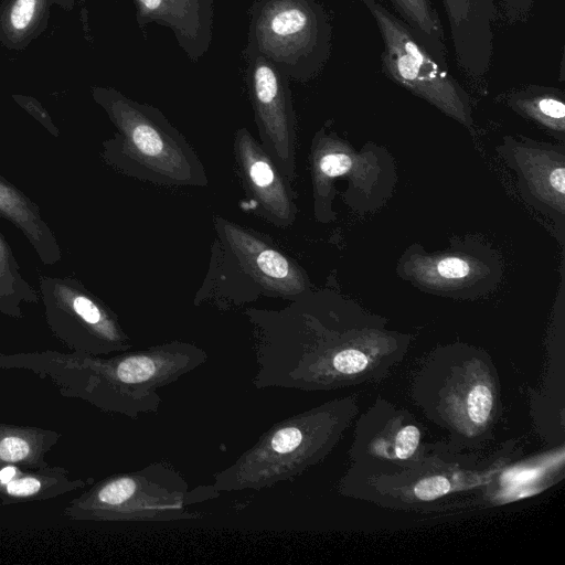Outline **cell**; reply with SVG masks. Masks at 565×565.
I'll return each instance as SVG.
<instances>
[{"label": "cell", "instance_id": "1", "mask_svg": "<svg viewBox=\"0 0 565 565\" xmlns=\"http://www.w3.org/2000/svg\"><path fill=\"white\" fill-rule=\"evenodd\" d=\"M281 309L247 308L258 390L331 391L380 381L398 364L407 339L358 335L307 295Z\"/></svg>", "mask_w": 565, "mask_h": 565}, {"label": "cell", "instance_id": "2", "mask_svg": "<svg viewBox=\"0 0 565 565\" xmlns=\"http://www.w3.org/2000/svg\"><path fill=\"white\" fill-rule=\"evenodd\" d=\"M205 350L173 340L109 355L43 350L1 353L0 370H20L52 382L65 397L137 419L157 414L158 390L177 382L207 361Z\"/></svg>", "mask_w": 565, "mask_h": 565}, {"label": "cell", "instance_id": "3", "mask_svg": "<svg viewBox=\"0 0 565 565\" xmlns=\"http://www.w3.org/2000/svg\"><path fill=\"white\" fill-rule=\"evenodd\" d=\"M520 454L514 443L488 457L460 452L450 443L430 444L426 454L394 471H365L350 467L339 492L384 508L428 512L443 509L447 498L494 482Z\"/></svg>", "mask_w": 565, "mask_h": 565}, {"label": "cell", "instance_id": "4", "mask_svg": "<svg viewBox=\"0 0 565 565\" xmlns=\"http://www.w3.org/2000/svg\"><path fill=\"white\" fill-rule=\"evenodd\" d=\"M358 413V399L351 395L274 424L213 476V487L218 492L262 490L299 477L328 457Z\"/></svg>", "mask_w": 565, "mask_h": 565}, {"label": "cell", "instance_id": "5", "mask_svg": "<svg viewBox=\"0 0 565 565\" xmlns=\"http://www.w3.org/2000/svg\"><path fill=\"white\" fill-rule=\"evenodd\" d=\"M412 396L425 416L448 430L458 449L491 438L501 415V387L492 359L473 349L440 350L417 371Z\"/></svg>", "mask_w": 565, "mask_h": 565}, {"label": "cell", "instance_id": "6", "mask_svg": "<svg viewBox=\"0 0 565 565\" xmlns=\"http://www.w3.org/2000/svg\"><path fill=\"white\" fill-rule=\"evenodd\" d=\"M98 103L116 127L103 141L104 162L127 177L164 186H206L198 153L164 114L116 90H102Z\"/></svg>", "mask_w": 565, "mask_h": 565}, {"label": "cell", "instance_id": "7", "mask_svg": "<svg viewBox=\"0 0 565 565\" xmlns=\"http://www.w3.org/2000/svg\"><path fill=\"white\" fill-rule=\"evenodd\" d=\"M220 495L213 484L190 488L183 475L167 461L108 476L72 499L63 516L72 521L170 522L201 519L191 505Z\"/></svg>", "mask_w": 565, "mask_h": 565}, {"label": "cell", "instance_id": "8", "mask_svg": "<svg viewBox=\"0 0 565 565\" xmlns=\"http://www.w3.org/2000/svg\"><path fill=\"white\" fill-rule=\"evenodd\" d=\"M244 56L260 54L289 79L307 82L331 53L332 25L316 0H256Z\"/></svg>", "mask_w": 565, "mask_h": 565}, {"label": "cell", "instance_id": "9", "mask_svg": "<svg viewBox=\"0 0 565 565\" xmlns=\"http://www.w3.org/2000/svg\"><path fill=\"white\" fill-rule=\"evenodd\" d=\"M383 42L382 72L396 84L445 113L467 121L469 97L455 79L445 58L430 51L397 15L376 0H360Z\"/></svg>", "mask_w": 565, "mask_h": 565}, {"label": "cell", "instance_id": "10", "mask_svg": "<svg viewBox=\"0 0 565 565\" xmlns=\"http://www.w3.org/2000/svg\"><path fill=\"white\" fill-rule=\"evenodd\" d=\"M39 288L47 327L71 351L109 355L132 349L116 312L81 280L43 276Z\"/></svg>", "mask_w": 565, "mask_h": 565}, {"label": "cell", "instance_id": "11", "mask_svg": "<svg viewBox=\"0 0 565 565\" xmlns=\"http://www.w3.org/2000/svg\"><path fill=\"white\" fill-rule=\"evenodd\" d=\"M425 427L407 409L377 396L358 419L349 450L351 466L365 471H394L428 450Z\"/></svg>", "mask_w": 565, "mask_h": 565}, {"label": "cell", "instance_id": "12", "mask_svg": "<svg viewBox=\"0 0 565 565\" xmlns=\"http://www.w3.org/2000/svg\"><path fill=\"white\" fill-rule=\"evenodd\" d=\"M245 57L246 83L260 143L292 183L296 178V116L289 78L260 54Z\"/></svg>", "mask_w": 565, "mask_h": 565}, {"label": "cell", "instance_id": "13", "mask_svg": "<svg viewBox=\"0 0 565 565\" xmlns=\"http://www.w3.org/2000/svg\"><path fill=\"white\" fill-rule=\"evenodd\" d=\"M215 230L237 265L263 294L294 300L307 294L308 279L302 269L267 237L221 216Z\"/></svg>", "mask_w": 565, "mask_h": 565}, {"label": "cell", "instance_id": "14", "mask_svg": "<svg viewBox=\"0 0 565 565\" xmlns=\"http://www.w3.org/2000/svg\"><path fill=\"white\" fill-rule=\"evenodd\" d=\"M234 158L254 211L277 227L291 226L297 215L291 183L247 128L235 131Z\"/></svg>", "mask_w": 565, "mask_h": 565}, {"label": "cell", "instance_id": "15", "mask_svg": "<svg viewBox=\"0 0 565 565\" xmlns=\"http://www.w3.org/2000/svg\"><path fill=\"white\" fill-rule=\"evenodd\" d=\"M447 17L455 56L472 78L484 76L493 55L494 0H440Z\"/></svg>", "mask_w": 565, "mask_h": 565}, {"label": "cell", "instance_id": "16", "mask_svg": "<svg viewBox=\"0 0 565 565\" xmlns=\"http://www.w3.org/2000/svg\"><path fill=\"white\" fill-rule=\"evenodd\" d=\"M141 29L151 22L169 28L188 57L198 63L212 41L213 0H134Z\"/></svg>", "mask_w": 565, "mask_h": 565}, {"label": "cell", "instance_id": "17", "mask_svg": "<svg viewBox=\"0 0 565 565\" xmlns=\"http://www.w3.org/2000/svg\"><path fill=\"white\" fill-rule=\"evenodd\" d=\"M93 478L73 476L66 468L46 465L0 466V503L2 505L50 500L90 486Z\"/></svg>", "mask_w": 565, "mask_h": 565}, {"label": "cell", "instance_id": "18", "mask_svg": "<svg viewBox=\"0 0 565 565\" xmlns=\"http://www.w3.org/2000/svg\"><path fill=\"white\" fill-rule=\"evenodd\" d=\"M0 217L23 234L44 265H54L62 259L61 246L39 205L1 174Z\"/></svg>", "mask_w": 565, "mask_h": 565}, {"label": "cell", "instance_id": "19", "mask_svg": "<svg viewBox=\"0 0 565 565\" xmlns=\"http://www.w3.org/2000/svg\"><path fill=\"white\" fill-rule=\"evenodd\" d=\"M62 438V434L41 427L0 424V466L44 467L45 456Z\"/></svg>", "mask_w": 565, "mask_h": 565}, {"label": "cell", "instance_id": "20", "mask_svg": "<svg viewBox=\"0 0 565 565\" xmlns=\"http://www.w3.org/2000/svg\"><path fill=\"white\" fill-rule=\"evenodd\" d=\"M13 250L0 233V313L21 319L23 303H38L39 295L23 277Z\"/></svg>", "mask_w": 565, "mask_h": 565}, {"label": "cell", "instance_id": "21", "mask_svg": "<svg viewBox=\"0 0 565 565\" xmlns=\"http://www.w3.org/2000/svg\"><path fill=\"white\" fill-rule=\"evenodd\" d=\"M403 20L440 58L446 60L445 32L437 10L430 0H390Z\"/></svg>", "mask_w": 565, "mask_h": 565}, {"label": "cell", "instance_id": "22", "mask_svg": "<svg viewBox=\"0 0 565 565\" xmlns=\"http://www.w3.org/2000/svg\"><path fill=\"white\" fill-rule=\"evenodd\" d=\"M516 109L530 114L551 125L562 127L565 104L562 92L553 87L531 86L510 98Z\"/></svg>", "mask_w": 565, "mask_h": 565}, {"label": "cell", "instance_id": "23", "mask_svg": "<svg viewBox=\"0 0 565 565\" xmlns=\"http://www.w3.org/2000/svg\"><path fill=\"white\" fill-rule=\"evenodd\" d=\"M36 0H17L10 13V22L15 30L29 26L33 19Z\"/></svg>", "mask_w": 565, "mask_h": 565}, {"label": "cell", "instance_id": "24", "mask_svg": "<svg viewBox=\"0 0 565 565\" xmlns=\"http://www.w3.org/2000/svg\"><path fill=\"white\" fill-rule=\"evenodd\" d=\"M437 273L447 279H460L470 273V265L461 258L448 257L438 262Z\"/></svg>", "mask_w": 565, "mask_h": 565}, {"label": "cell", "instance_id": "25", "mask_svg": "<svg viewBox=\"0 0 565 565\" xmlns=\"http://www.w3.org/2000/svg\"><path fill=\"white\" fill-rule=\"evenodd\" d=\"M510 22L523 21L530 14L536 0H500Z\"/></svg>", "mask_w": 565, "mask_h": 565}, {"label": "cell", "instance_id": "26", "mask_svg": "<svg viewBox=\"0 0 565 565\" xmlns=\"http://www.w3.org/2000/svg\"><path fill=\"white\" fill-rule=\"evenodd\" d=\"M565 170L563 167L554 169L548 178L551 186L558 192L562 196L565 192Z\"/></svg>", "mask_w": 565, "mask_h": 565}]
</instances>
